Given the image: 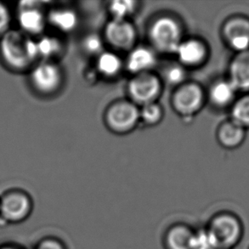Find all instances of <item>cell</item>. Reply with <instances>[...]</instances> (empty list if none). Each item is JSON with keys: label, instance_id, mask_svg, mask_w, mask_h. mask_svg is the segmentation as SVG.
Masks as SVG:
<instances>
[{"label": "cell", "instance_id": "1", "mask_svg": "<svg viewBox=\"0 0 249 249\" xmlns=\"http://www.w3.org/2000/svg\"><path fill=\"white\" fill-rule=\"evenodd\" d=\"M0 57L11 71H27L39 59L37 41L20 30L10 29L0 37Z\"/></svg>", "mask_w": 249, "mask_h": 249}, {"label": "cell", "instance_id": "2", "mask_svg": "<svg viewBox=\"0 0 249 249\" xmlns=\"http://www.w3.org/2000/svg\"><path fill=\"white\" fill-rule=\"evenodd\" d=\"M205 231L213 249H234L243 241L244 225L235 213L221 211L209 219Z\"/></svg>", "mask_w": 249, "mask_h": 249}, {"label": "cell", "instance_id": "3", "mask_svg": "<svg viewBox=\"0 0 249 249\" xmlns=\"http://www.w3.org/2000/svg\"><path fill=\"white\" fill-rule=\"evenodd\" d=\"M33 210V199L23 190H9L0 197V219L7 224L24 222L30 217Z\"/></svg>", "mask_w": 249, "mask_h": 249}, {"label": "cell", "instance_id": "4", "mask_svg": "<svg viewBox=\"0 0 249 249\" xmlns=\"http://www.w3.org/2000/svg\"><path fill=\"white\" fill-rule=\"evenodd\" d=\"M150 35L156 48L164 53H175L181 43V28L170 17H162L156 20Z\"/></svg>", "mask_w": 249, "mask_h": 249}, {"label": "cell", "instance_id": "5", "mask_svg": "<svg viewBox=\"0 0 249 249\" xmlns=\"http://www.w3.org/2000/svg\"><path fill=\"white\" fill-rule=\"evenodd\" d=\"M140 118V111L135 105L120 101L112 105L106 115L109 128L117 133H126L135 128Z\"/></svg>", "mask_w": 249, "mask_h": 249}, {"label": "cell", "instance_id": "6", "mask_svg": "<svg viewBox=\"0 0 249 249\" xmlns=\"http://www.w3.org/2000/svg\"><path fill=\"white\" fill-rule=\"evenodd\" d=\"M30 81L38 93L53 94L61 84V70L56 65L49 61L41 62L32 69Z\"/></svg>", "mask_w": 249, "mask_h": 249}, {"label": "cell", "instance_id": "7", "mask_svg": "<svg viewBox=\"0 0 249 249\" xmlns=\"http://www.w3.org/2000/svg\"><path fill=\"white\" fill-rule=\"evenodd\" d=\"M128 92L133 101L139 104L154 103L161 92L159 78L148 72L135 76L128 84Z\"/></svg>", "mask_w": 249, "mask_h": 249}, {"label": "cell", "instance_id": "8", "mask_svg": "<svg viewBox=\"0 0 249 249\" xmlns=\"http://www.w3.org/2000/svg\"><path fill=\"white\" fill-rule=\"evenodd\" d=\"M223 37L231 50L237 53L249 50V19L234 17L223 27Z\"/></svg>", "mask_w": 249, "mask_h": 249}, {"label": "cell", "instance_id": "9", "mask_svg": "<svg viewBox=\"0 0 249 249\" xmlns=\"http://www.w3.org/2000/svg\"><path fill=\"white\" fill-rule=\"evenodd\" d=\"M39 2L23 1L18 5L17 20L20 31L28 36L42 34L45 27V18L38 6Z\"/></svg>", "mask_w": 249, "mask_h": 249}, {"label": "cell", "instance_id": "10", "mask_svg": "<svg viewBox=\"0 0 249 249\" xmlns=\"http://www.w3.org/2000/svg\"><path fill=\"white\" fill-rule=\"evenodd\" d=\"M204 94L196 84H187L180 88L174 96L173 104L179 114L190 117L202 108Z\"/></svg>", "mask_w": 249, "mask_h": 249}, {"label": "cell", "instance_id": "11", "mask_svg": "<svg viewBox=\"0 0 249 249\" xmlns=\"http://www.w3.org/2000/svg\"><path fill=\"white\" fill-rule=\"evenodd\" d=\"M108 42L118 50H129L136 38L135 27L127 20H112L106 27Z\"/></svg>", "mask_w": 249, "mask_h": 249}, {"label": "cell", "instance_id": "12", "mask_svg": "<svg viewBox=\"0 0 249 249\" xmlns=\"http://www.w3.org/2000/svg\"><path fill=\"white\" fill-rule=\"evenodd\" d=\"M196 231L185 224L178 223L170 226L163 236L165 249H193Z\"/></svg>", "mask_w": 249, "mask_h": 249}, {"label": "cell", "instance_id": "13", "mask_svg": "<svg viewBox=\"0 0 249 249\" xmlns=\"http://www.w3.org/2000/svg\"><path fill=\"white\" fill-rule=\"evenodd\" d=\"M229 81L237 91L249 93V50L237 53L230 64Z\"/></svg>", "mask_w": 249, "mask_h": 249}, {"label": "cell", "instance_id": "14", "mask_svg": "<svg viewBox=\"0 0 249 249\" xmlns=\"http://www.w3.org/2000/svg\"><path fill=\"white\" fill-rule=\"evenodd\" d=\"M182 64L198 66L205 61L208 51L205 44L198 40L181 42L175 52Z\"/></svg>", "mask_w": 249, "mask_h": 249}, {"label": "cell", "instance_id": "15", "mask_svg": "<svg viewBox=\"0 0 249 249\" xmlns=\"http://www.w3.org/2000/svg\"><path fill=\"white\" fill-rule=\"evenodd\" d=\"M217 135L220 145L227 149H235L244 142L246 129L231 119L220 125Z\"/></svg>", "mask_w": 249, "mask_h": 249}, {"label": "cell", "instance_id": "16", "mask_svg": "<svg viewBox=\"0 0 249 249\" xmlns=\"http://www.w3.org/2000/svg\"><path fill=\"white\" fill-rule=\"evenodd\" d=\"M157 58L148 48H136L132 51L128 58V69L135 74L145 73L155 66Z\"/></svg>", "mask_w": 249, "mask_h": 249}, {"label": "cell", "instance_id": "17", "mask_svg": "<svg viewBox=\"0 0 249 249\" xmlns=\"http://www.w3.org/2000/svg\"><path fill=\"white\" fill-rule=\"evenodd\" d=\"M236 88L229 80L217 82L210 89L209 98L213 104L217 107H232L236 100Z\"/></svg>", "mask_w": 249, "mask_h": 249}, {"label": "cell", "instance_id": "18", "mask_svg": "<svg viewBox=\"0 0 249 249\" xmlns=\"http://www.w3.org/2000/svg\"><path fill=\"white\" fill-rule=\"evenodd\" d=\"M49 21L61 32L68 33L77 27L78 17L70 10H54L49 15Z\"/></svg>", "mask_w": 249, "mask_h": 249}, {"label": "cell", "instance_id": "19", "mask_svg": "<svg viewBox=\"0 0 249 249\" xmlns=\"http://www.w3.org/2000/svg\"><path fill=\"white\" fill-rule=\"evenodd\" d=\"M231 120L245 129L249 128V93L234 102L231 107Z\"/></svg>", "mask_w": 249, "mask_h": 249}, {"label": "cell", "instance_id": "20", "mask_svg": "<svg viewBox=\"0 0 249 249\" xmlns=\"http://www.w3.org/2000/svg\"><path fill=\"white\" fill-rule=\"evenodd\" d=\"M97 68L102 74L112 77L118 74L121 70V60L118 55L111 52L101 53L98 58Z\"/></svg>", "mask_w": 249, "mask_h": 249}, {"label": "cell", "instance_id": "21", "mask_svg": "<svg viewBox=\"0 0 249 249\" xmlns=\"http://www.w3.org/2000/svg\"><path fill=\"white\" fill-rule=\"evenodd\" d=\"M37 48L38 57L51 59L59 54L61 50V45L56 38L45 36L37 41Z\"/></svg>", "mask_w": 249, "mask_h": 249}, {"label": "cell", "instance_id": "22", "mask_svg": "<svg viewBox=\"0 0 249 249\" xmlns=\"http://www.w3.org/2000/svg\"><path fill=\"white\" fill-rule=\"evenodd\" d=\"M109 9L113 20H126V18L130 17L136 9V2L130 0L113 1Z\"/></svg>", "mask_w": 249, "mask_h": 249}, {"label": "cell", "instance_id": "23", "mask_svg": "<svg viewBox=\"0 0 249 249\" xmlns=\"http://www.w3.org/2000/svg\"><path fill=\"white\" fill-rule=\"evenodd\" d=\"M140 117L147 124L153 125L158 124L162 118V107L159 105L154 103L143 106Z\"/></svg>", "mask_w": 249, "mask_h": 249}, {"label": "cell", "instance_id": "24", "mask_svg": "<svg viewBox=\"0 0 249 249\" xmlns=\"http://www.w3.org/2000/svg\"><path fill=\"white\" fill-rule=\"evenodd\" d=\"M164 78L168 84L177 85L185 80V71L179 65H172L166 68Z\"/></svg>", "mask_w": 249, "mask_h": 249}, {"label": "cell", "instance_id": "25", "mask_svg": "<svg viewBox=\"0 0 249 249\" xmlns=\"http://www.w3.org/2000/svg\"><path fill=\"white\" fill-rule=\"evenodd\" d=\"M84 48L86 52L91 54H101L103 44L100 37L95 35H90L85 38Z\"/></svg>", "mask_w": 249, "mask_h": 249}, {"label": "cell", "instance_id": "26", "mask_svg": "<svg viewBox=\"0 0 249 249\" xmlns=\"http://www.w3.org/2000/svg\"><path fill=\"white\" fill-rule=\"evenodd\" d=\"M11 16L8 7L0 2V37L10 30Z\"/></svg>", "mask_w": 249, "mask_h": 249}, {"label": "cell", "instance_id": "27", "mask_svg": "<svg viewBox=\"0 0 249 249\" xmlns=\"http://www.w3.org/2000/svg\"><path fill=\"white\" fill-rule=\"evenodd\" d=\"M34 249H68L62 241L56 237H44L40 240Z\"/></svg>", "mask_w": 249, "mask_h": 249}, {"label": "cell", "instance_id": "28", "mask_svg": "<svg viewBox=\"0 0 249 249\" xmlns=\"http://www.w3.org/2000/svg\"><path fill=\"white\" fill-rule=\"evenodd\" d=\"M0 249H22L15 244H3L0 246Z\"/></svg>", "mask_w": 249, "mask_h": 249}, {"label": "cell", "instance_id": "29", "mask_svg": "<svg viewBox=\"0 0 249 249\" xmlns=\"http://www.w3.org/2000/svg\"></svg>", "mask_w": 249, "mask_h": 249}]
</instances>
